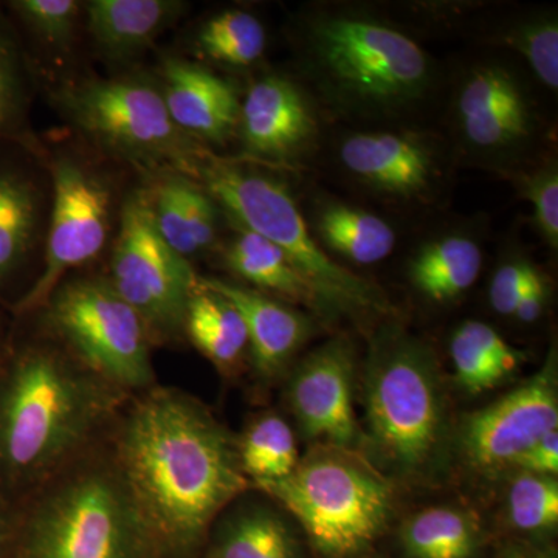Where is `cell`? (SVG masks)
Wrapping results in <instances>:
<instances>
[{
    "instance_id": "obj_41",
    "label": "cell",
    "mask_w": 558,
    "mask_h": 558,
    "mask_svg": "<svg viewBox=\"0 0 558 558\" xmlns=\"http://www.w3.org/2000/svg\"><path fill=\"white\" fill-rule=\"evenodd\" d=\"M363 558H366V557H363ZM368 558H376V557H368Z\"/></svg>"
},
{
    "instance_id": "obj_8",
    "label": "cell",
    "mask_w": 558,
    "mask_h": 558,
    "mask_svg": "<svg viewBox=\"0 0 558 558\" xmlns=\"http://www.w3.org/2000/svg\"><path fill=\"white\" fill-rule=\"evenodd\" d=\"M312 61L337 100L387 112L424 98L433 81L428 54L405 33L373 17L333 14L310 28Z\"/></svg>"
},
{
    "instance_id": "obj_5",
    "label": "cell",
    "mask_w": 558,
    "mask_h": 558,
    "mask_svg": "<svg viewBox=\"0 0 558 558\" xmlns=\"http://www.w3.org/2000/svg\"><path fill=\"white\" fill-rule=\"evenodd\" d=\"M196 179L202 180L213 201L230 213L238 227L259 234L284 253L317 293L323 312L359 315L388 310L376 286L330 259L312 234L299 205L278 180L216 159L211 154L201 161Z\"/></svg>"
},
{
    "instance_id": "obj_32",
    "label": "cell",
    "mask_w": 558,
    "mask_h": 558,
    "mask_svg": "<svg viewBox=\"0 0 558 558\" xmlns=\"http://www.w3.org/2000/svg\"><path fill=\"white\" fill-rule=\"evenodd\" d=\"M5 9L14 24L54 50L69 49L84 20V3L76 0H11Z\"/></svg>"
},
{
    "instance_id": "obj_15",
    "label": "cell",
    "mask_w": 558,
    "mask_h": 558,
    "mask_svg": "<svg viewBox=\"0 0 558 558\" xmlns=\"http://www.w3.org/2000/svg\"><path fill=\"white\" fill-rule=\"evenodd\" d=\"M242 140L253 157L282 161L304 153L317 121L303 92L282 76H264L253 83L240 109Z\"/></svg>"
},
{
    "instance_id": "obj_11",
    "label": "cell",
    "mask_w": 558,
    "mask_h": 558,
    "mask_svg": "<svg viewBox=\"0 0 558 558\" xmlns=\"http://www.w3.org/2000/svg\"><path fill=\"white\" fill-rule=\"evenodd\" d=\"M53 209L47 231L46 258L35 284L16 304L31 314L47 304L69 270L89 263L105 247L110 230L112 191L83 161L62 157L53 168Z\"/></svg>"
},
{
    "instance_id": "obj_17",
    "label": "cell",
    "mask_w": 558,
    "mask_h": 558,
    "mask_svg": "<svg viewBox=\"0 0 558 558\" xmlns=\"http://www.w3.org/2000/svg\"><path fill=\"white\" fill-rule=\"evenodd\" d=\"M204 288L230 301L244 319L253 368L264 379L286 369L312 336V323L266 293L218 278H197Z\"/></svg>"
},
{
    "instance_id": "obj_40",
    "label": "cell",
    "mask_w": 558,
    "mask_h": 558,
    "mask_svg": "<svg viewBox=\"0 0 558 558\" xmlns=\"http://www.w3.org/2000/svg\"><path fill=\"white\" fill-rule=\"evenodd\" d=\"M5 532H7L5 513H3V506L0 505V546H2L3 537H5Z\"/></svg>"
},
{
    "instance_id": "obj_27",
    "label": "cell",
    "mask_w": 558,
    "mask_h": 558,
    "mask_svg": "<svg viewBox=\"0 0 558 558\" xmlns=\"http://www.w3.org/2000/svg\"><path fill=\"white\" fill-rule=\"evenodd\" d=\"M183 329L189 332L194 347L216 366L231 369L248 351V336L236 307L201 284L191 293Z\"/></svg>"
},
{
    "instance_id": "obj_18",
    "label": "cell",
    "mask_w": 558,
    "mask_h": 558,
    "mask_svg": "<svg viewBox=\"0 0 558 558\" xmlns=\"http://www.w3.org/2000/svg\"><path fill=\"white\" fill-rule=\"evenodd\" d=\"M160 89L175 126L196 142H223L240 121L233 84L194 62L165 61Z\"/></svg>"
},
{
    "instance_id": "obj_20",
    "label": "cell",
    "mask_w": 558,
    "mask_h": 558,
    "mask_svg": "<svg viewBox=\"0 0 558 558\" xmlns=\"http://www.w3.org/2000/svg\"><path fill=\"white\" fill-rule=\"evenodd\" d=\"M185 10L179 0H92L84 3V24L102 57L128 61L149 49Z\"/></svg>"
},
{
    "instance_id": "obj_33",
    "label": "cell",
    "mask_w": 558,
    "mask_h": 558,
    "mask_svg": "<svg viewBox=\"0 0 558 558\" xmlns=\"http://www.w3.org/2000/svg\"><path fill=\"white\" fill-rule=\"evenodd\" d=\"M508 520L510 526L524 534H543L557 527V476L532 475L519 472L508 490Z\"/></svg>"
},
{
    "instance_id": "obj_19",
    "label": "cell",
    "mask_w": 558,
    "mask_h": 558,
    "mask_svg": "<svg viewBox=\"0 0 558 558\" xmlns=\"http://www.w3.org/2000/svg\"><path fill=\"white\" fill-rule=\"evenodd\" d=\"M24 145H0V289L9 286L35 252L43 220V196L17 153ZM28 148V146H25Z\"/></svg>"
},
{
    "instance_id": "obj_35",
    "label": "cell",
    "mask_w": 558,
    "mask_h": 558,
    "mask_svg": "<svg viewBox=\"0 0 558 558\" xmlns=\"http://www.w3.org/2000/svg\"><path fill=\"white\" fill-rule=\"evenodd\" d=\"M524 193L534 209L535 226L549 247H558V171L556 163L532 174L524 182Z\"/></svg>"
},
{
    "instance_id": "obj_7",
    "label": "cell",
    "mask_w": 558,
    "mask_h": 558,
    "mask_svg": "<svg viewBox=\"0 0 558 558\" xmlns=\"http://www.w3.org/2000/svg\"><path fill=\"white\" fill-rule=\"evenodd\" d=\"M54 101L84 137L142 170L196 178L207 156L171 120L160 84L142 76L75 81L54 92Z\"/></svg>"
},
{
    "instance_id": "obj_14",
    "label": "cell",
    "mask_w": 558,
    "mask_h": 558,
    "mask_svg": "<svg viewBox=\"0 0 558 558\" xmlns=\"http://www.w3.org/2000/svg\"><path fill=\"white\" fill-rule=\"evenodd\" d=\"M457 117L465 142L484 153L517 148L534 132L526 92L501 65H480L469 73L459 89Z\"/></svg>"
},
{
    "instance_id": "obj_30",
    "label": "cell",
    "mask_w": 558,
    "mask_h": 558,
    "mask_svg": "<svg viewBox=\"0 0 558 558\" xmlns=\"http://www.w3.org/2000/svg\"><path fill=\"white\" fill-rule=\"evenodd\" d=\"M241 468L255 484L288 476L299 464L295 433L278 414H264L250 425L241 442Z\"/></svg>"
},
{
    "instance_id": "obj_3",
    "label": "cell",
    "mask_w": 558,
    "mask_h": 558,
    "mask_svg": "<svg viewBox=\"0 0 558 558\" xmlns=\"http://www.w3.org/2000/svg\"><path fill=\"white\" fill-rule=\"evenodd\" d=\"M117 387L50 348H28L0 380V480L54 472L116 405Z\"/></svg>"
},
{
    "instance_id": "obj_39",
    "label": "cell",
    "mask_w": 558,
    "mask_h": 558,
    "mask_svg": "<svg viewBox=\"0 0 558 558\" xmlns=\"http://www.w3.org/2000/svg\"><path fill=\"white\" fill-rule=\"evenodd\" d=\"M501 558H553L542 553H527V550L513 549L506 553Z\"/></svg>"
},
{
    "instance_id": "obj_12",
    "label": "cell",
    "mask_w": 558,
    "mask_h": 558,
    "mask_svg": "<svg viewBox=\"0 0 558 558\" xmlns=\"http://www.w3.org/2000/svg\"><path fill=\"white\" fill-rule=\"evenodd\" d=\"M557 352L523 385L462 418L453 451L475 473L492 475L513 468L543 436L558 429Z\"/></svg>"
},
{
    "instance_id": "obj_29",
    "label": "cell",
    "mask_w": 558,
    "mask_h": 558,
    "mask_svg": "<svg viewBox=\"0 0 558 558\" xmlns=\"http://www.w3.org/2000/svg\"><path fill=\"white\" fill-rule=\"evenodd\" d=\"M32 65L16 25L0 5V145H28Z\"/></svg>"
},
{
    "instance_id": "obj_36",
    "label": "cell",
    "mask_w": 558,
    "mask_h": 558,
    "mask_svg": "<svg viewBox=\"0 0 558 558\" xmlns=\"http://www.w3.org/2000/svg\"><path fill=\"white\" fill-rule=\"evenodd\" d=\"M534 267L526 259H512L495 271L488 290V299L495 312L499 315L515 314L517 303Z\"/></svg>"
},
{
    "instance_id": "obj_9",
    "label": "cell",
    "mask_w": 558,
    "mask_h": 558,
    "mask_svg": "<svg viewBox=\"0 0 558 558\" xmlns=\"http://www.w3.org/2000/svg\"><path fill=\"white\" fill-rule=\"evenodd\" d=\"M44 307L51 329L84 368L117 388L153 384L148 326L108 279L62 282Z\"/></svg>"
},
{
    "instance_id": "obj_6",
    "label": "cell",
    "mask_w": 558,
    "mask_h": 558,
    "mask_svg": "<svg viewBox=\"0 0 558 558\" xmlns=\"http://www.w3.org/2000/svg\"><path fill=\"white\" fill-rule=\"evenodd\" d=\"M157 539L113 465H89L39 499L22 558H156Z\"/></svg>"
},
{
    "instance_id": "obj_13",
    "label": "cell",
    "mask_w": 558,
    "mask_h": 558,
    "mask_svg": "<svg viewBox=\"0 0 558 558\" xmlns=\"http://www.w3.org/2000/svg\"><path fill=\"white\" fill-rule=\"evenodd\" d=\"M355 352L339 336L314 349L293 371L288 400L301 436L312 446L360 451L362 424L354 411Z\"/></svg>"
},
{
    "instance_id": "obj_1",
    "label": "cell",
    "mask_w": 558,
    "mask_h": 558,
    "mask_svg": "<svg viewBox=\"0 0 558 558\" xmlns=\"http://www.w3.org/2000/svg\"><path fill=\"white\" fill-rule=\"evenodd\" d=\"M116 468L160 550L199 545L216 517L248 488L229 429L199 400L154 389L120 428Z\"/></svg>"
},
{
    "instance_id": "obj_4",
    "label": "cell",
    "mask_w": 558,
    "mask_h": 558,
    "mask_svg": "<svg viewBox=\"0 0 558 558\" xmlns=\"http://www.w3.org/2000/svg\"><path fill=\"white\" fill-rule=\"evenodd\" d=\"M295 517L323 558H357L381 537L395 484L360 451L315 444L284 478L256 484Z\"/></svg>"
},
{
    "instance_id": "obj_37",
    "label": "cell",
    "mask_w": 558,
    "mask_h": 558,
    "mask_svg": "<svg viewBox=\"0 0 558 558\" xmlns=\"http://www.w3.org/2000/svg\"><path fill=\"white\" fill-rule=\"evenodd\" d=\"M519 472L532 475L557 476L558 472V429L543 436L538 442L529 447L515 462L513 468Z\"/></svg>"
},
{
    "instance_id": "obj_22",
    "label": "cell",
    "mask_w": 558,
    "mask_h": 558,
    "mask_svg": "<svg viewBox=\"0 0 558 558\" xmlns=\"http://www.w3.org/2000/svg\"><path fill=\"white\" fill-rule=\"evenodd\" d=\"M483 252L472 238L449 234L428 242L410 260L413 288L433 303H451L480 277Z\"/></svg>"
},
{
    "instance_id": "obj_28",
    "label": "cell",
    "mask_w": 558,
    "mask_h": 558,
    "mask_svg": "<svg viewBox=\"0 0 558 558\" xmlns=\"http://www.w3.org/2000/svg\"><path fill=\"white\" fill-rule=\"evenodd\" d=\"M213 557L300 558V546L288 521L275 510L247 506L220 524Z\"/></svg>"
},
{
    "instance_id": "obj_38",
    "label": "cell",
    "mask_w": 558,
    "mask_h": 558,
    "mask_svg": "<svg viewBox=\"0 0 558 558\" xmlns=\"http://www.w3.org/2000/svg\"><path fill=\"white\" fill-rule=\"evenodd\" d=\"M548 281H546L545 275L537 267H534L523 292H521L513 317L519 318L523 323L537 322L542 317L543 312H545L546 303H548Z\"/></svg>"
},
{
    "instance_id": "obj_34",
    "label": "cell",
    "mask_w": 558,
    "mask_h": 558,
    "mask_svg": "<svg viewBox=\"0 0 558 558\" xmlns=\"http://www.w3.org/2000/svg\"><path fill=\"white\" fill-rule=\"evenodd\" d=\"M531 65L532 72L550 90L558 87V22L539 16L510 28L502 39Z\"/></svg>"
},
{
    "instance_id": "obj_25",
    "label": "cell",
    "mask_w": 558,
    "mask_h": 558,
    "mask_svg": "<svg viewBox=\"0 0 558 558\" xmlns=\"http://www.w3.org/2000/svg\"><path fill=\"white\" fill-rule=\"evenodd\" d=\"M315 233L322 247L360 266L387 259L396 247V233L387 220L343 202L322 205Z\"/></svg>"
},
{
    "instance_id": "obj_24",
    "label": "cell",
    "mask_w": 558,
    "mask_h": 558,
    "mask_svg": "<svg viewBox=\"0 0 558 558\" xmlns=\"http://www.w3.org/2000/svg\"><path fill=\"white\" fill-rule=\"evenodd\" d=\"M454 379L462 391L483 395L519 371L524 354L481 322H465L450 340Z\"/></svg>"
},
{
    "instance_id": "obj_16",
    "label": "cell",
    "mask_w": 558,
    "mask_h": 558,
    "mask_svg": "<svg viewBox=\"0 0 558 558\" xmlns=\"http://www.w3.org/2000/svg\"><path fill=\"white\" fill-rule=\"evenodd\" d=\"M344 168L369 189L413 199L436 179V157L417 135L366 132L349 135L340 148Z\"/></svg>"
},
{
    "instance_id": "obj_23",
    "label": "cell",
    "mask_w": 558,
    "mask_h": 558,
    "mask_svg": "<svg viewBox=\"0 0 558 558\" xmlns=\"http://www.w3.org/2000/svg\"><path fill=\"white\" fill-rule=\"evenodd\" d=\"M407 558H476L484 545L478 515L457 506L413 513L399 532Z\"/></svg>"
},
{
    "instance_id": "obj_21",
    "label": "cell",
    "mask_w": 558,
    "mask_h": 558,
    "mask_svg": "<svg viewBox=\"0 0 558 558\" xmlns=\"http://www.w3.org/2000/svg\"><path fill=\"white\" fill-rule=\"evenodd\" d=\"M148 196L154 227L175 255L190 260L211 247L218 204L204 186L186 175L161 174Z\"/></svg>"
},
{
    "instance_id": "obj_10",
    "label": "cell",
    "mask_w": 558,
    "mask_h": 558,
    "mask_svg": "<svg viewBox=\"0 0 558 558\" xmlns=\"http://www.w3.org/2000/svg\"><path fill=\"white\" fill-rule=\"evenodd\" d=\"M108 282L137 312L149 333L165 336L183 328L197 278L190 260L161 241L146 190L131 194L121 211Z\"/></svg>"
},
{
    "instance_id": "obj_2",
    "label": "cell",
    "mask_w": 558,
    "mask_h": 558,
    "mask_svg": "<svg viewBox=\"0 0 558 558\" xmlns=\"http://www.w3.org/2000/svg\"><path fill=\"white\" fill-rule=\"evenodd\" d=\"M362 380L363 457L392 484L428 486L442 478L454 429L433 349L388 326L371 343Z\"/></svg>"
},
{
    "instance_id": "obj_26",
    "label": "cell",
    "mask_w": 558,
    "mask_h": 558,
    "mask_svg": "<svg viewBox=\"0 0 558 558\" xmlns=\"http://www.w3.org/2000/svg\"><path fill=\"white\" fill-rule=\"evenodd\" d=\"M223 258L227 267L248 284L323 312L317 293L310 282L301 277L277 245L259 234L238 227V233L223 253Z\"/></svg>"
},
{
    "instance_id": "obj_31",
    "label": "cell",
    "mask_w": 558,
    "mask_h": 558,
    "mask_svg": "<svg viewBox=\"0 0 558 558\" xmlns=\"http://www.w3.org/2000/svg\"><path fill=\"white\" fill-rule=\"evenodd\" d=\"M267 46L266 28L258 17L242 10L216 14L197 32L201 54L219 64L248 68L263 57Z\"/></svg>"
}]
</instances>
